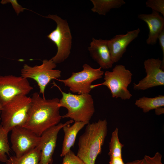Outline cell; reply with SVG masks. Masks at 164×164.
<instances>
[{
	"mask_svg": "<svg viewBox=\"0 0 164 164\" xmlns=\"http://www.w3.org/2000/svg\"><path fill=\"white\" fill-rule=\"evenodd\" d=\"M32 102L26 120L22 126L40 136L46 131L59 123L62 118L57 98L46 99L36 92L31 97Z\"/></svg>",
	"mask_w": 164,
	"mask_h": 164,
	"instance_id": "obj_1",
	"label": "cell"
},
{
	"mask_svg": "<svg viewBox=\"0 0 164 164\" xmlns=\"http://www.w3.org/2000/svg\"><path fill=\"white\" fill-rule=\"evenodd\" d=\"M107 132L106 119L87 124L84 132L79 137L77 155L84 164H95Z\"/></svg>",
	"mask_w": 164,
	"mask_h": 164,
	"instance_id": "obj_2",
	"label": "cell"
},
{
	"mask_svg": "<svg viewBox=\"0 0 164 164\" xmlns=\"http://www.w3.org/2000/svg\"><path fill=\"white\" fill-rule=\"evenodd\" d=\"M53 84L59 89L62 94V98L59 99V107L65 108L67 110V113L62 116V118H69L75 121L89 123L95 112L92 96L89 94H75L70 92H64L55 83Z\"/></svg>",
	"mask_w": 164,
	"mask_h": 164,
	"instance_id": "obj_3",
	"label": "cell"
},
{
	"mask_svg": "<svg viewBox=\"0 0 164 164\" xmlns=\"http://www.w3.org/2000/svg\"><path fill=\"white\" fill-rule=\"evenodd\" d=\"M32 102L31 97L17 96L2 106L1 111V125L9 132L14 127L25 123Z\"/></svg>",
	"mask_w": 164,
	"mask_h": 164,
	"instance_id": "obj_4",
	"label": "cell"
},
{
	"mask_svg": "<svg viewBox=\"0 0 164 164\" xmlns=\"http://www.w3.org/2000/svg\"><path fill=\"white\" fill-rule=\"evenodd\" d=\"M132 74L122 65H116L112 71L104 73V81L91 85V89L101 85L106 86L110 90L112 97L124 100L129 99L132 95L128 89L132 80Z\"/></svg>",
	"mask_w": 164,
	"mask_h": 164,
	"instance_id": "obj_5",
	"label": "cell"
},
{
	"mask_svg": "<svg viewBox=\"0 0 164 164\" xmlns=\"http://www.w3.org/2000/svg\"><path fill=\"white\" fill-rule=\"evenodd\" d=\"M45 17L54 20L57 24L56 29L47 36L57 47L56 55L51 59L55 64L63 62L69 56L71 48L72 36L66 20L54 15H49Z\"/></svg>",
	"mask_w": 164,
	"mask_h": 164,
	"instance_id": "obj_6",
	"label": "cell"
},
{
	"mask_svg": "<svg viewBox=\"0 0 164 164\" xmlns=\"http://www.w3.org/2000/svg\"><path fill=\"white\" fill-rule=\"evenodd\" d=\"M56 66L51 59L44 60L42 64L39 66L32 67L25 64L21 70V76L35 81L39 88V93L45 98L44 92L47 85L52 80L61 76L60 70L54 69Z\"/></svg>",
	"mask_w": 164,
	"mask_h": 164,
	"instance_id": "obj_7",
	"label": "cell"
},
{
	"mask_svg": "<svg viewBox=\"0 0 164 164\" xmlns=\"http://www.w3.org/2000/svg\"><path fill=\"white\" fill-rule=\"evenodd\" d=\"M83 68L81 71L73 72L67 79L56 80L62 82L73 93L89 94L91 90V86L92 83L102 78L104 72L100 67L95 69L86 63L83 65Z\"/></svg>",
	"mask_w": 164,
	"mask_h": 164,
	"instance_id": "obj_8",
	"label": "cell"
},
{
	"mask_svg": "<svg viewBox=\"0 0 164 164\" xmlns=\"http://www.w3.org/2000/svg\"><path fill=\"white\" fill-rule=\"evenodd\" d=\"M33 89L27 79L21 76H0V103L2 106L17 96L27 95Z\"/></svg>",
	"mask_w": 164,
	"mask_h": 164,
	"instance_id": "obj_9",
	"label": "cell"
},
{
	"mask_svg": "<svg viewBox=\"0 0 164 164\" xmlns=\"http://www.w3.org/2000/svg\"><path fill=\"white\" fill-rule=\"evenodd\" d=\"M11 131V148L16 157L23 155L38 145L40 136L30 130L22 126H17Z\"/></svg>",
	"mask_w": 164,
	"mask_h": 164,
	"instance_id": "obj_10",
	"label": "cell"
},
{
	"mask_svg": "<svg viewBox=\"0 0 164 164\" xmlns=\"http://www.w3.org/2000/svg\"><path fill=\"white\" fill-rule=\"evenodd\" d=\"M146 76L137 84H133V89L144 90L164 85V66L159 58L148 59L144 63Z\"/></svg>",
	"mask_w": 164,
	"mask_h": 164,
	"instance_id": "obj_11",
	"label": "cell"
},
{
	"mask_svg": "<svg viewBox=\"0 0 164 164\" xmlns=\"http://www.w3.org/2000/svg\"><path fill=\"white\" fill-rule=\"evenodd\" d=\"M71 119L64 123L58 124L49 128L40 136L38 146L41 151L39 164H52L53 155L56 147L58 135L64 126L73 123Z\"/></svg>",
	"mask_w": 164,
	"mask_h": 164,
	"instance_id": "obj_12",
	"label": "cell"
},
{
	"mask_svg": "<svg viewBox=\"0 0 164 164\" xmlns=\"http://www.w3.org/2000/svg\"><path fill=\"white\" fill-rule=\"evenodd\" d=\"M138 28L128 31L125 34L117 35L108 40V45L114 63L118 62L125 52L129 44L138 36Z\"/></svg>",
	"mask_w": 164,
	"mask_h": 164,
	"instance_id": "obj_13",
	"label": "cell"
},
{
	"mask_svg": "<svg viewBox=\"0 0 164 164\" xmlns=\"http://www.w3.org/2000/svg\"><path fill=\"white\" fill-rule=\"evenodd\" d=\"M88 50L92 59L101 68L108 69L112 67L114 63L108 46V40L93 38Z\"/></svg>",
	"mask_w": 164,
	"mask_h": 164,
	"instance_id": "obj_14",
	"label": "cell"
},
{
	"mask_svg": "<svg viewBox=\"0 0 164 164\" xmlns=\"http://www.w3.org/2000/svg\"><path fill=\"white\" fill-rule=\"evenodd\" d=\"M138 17L145 22L148 26L149 33L146 43L151 45L155 44L159 35L164 29V17L159 13L153 11L150 14H139Z\"/></svg>",
	"mask_w": 164,
	"mask_h": 164,
	"instance_id": "obj_15",
	"label": "cell"
},
{
	"mask_svg": "<svg viewBox=\"0 0 164 164\" xmlns=\"http://www.w3.org/2000/svg\"><path fill=\"white\" fill-rule=\"evenodd\" d=\"M86 122L75 121L72 125L68 124L63 128L64 137L60 156L63 157L70 150L74 144L77 136L79 132L86 125Z\"/></svg>",
	"mask_w": 164,
	"mask_h": 164,
	"instance_id": "obj_16",
	"label": "cell"
},
{
	"mask_svg": "<svg viewBox=\"0 0 164 164\" xmlns=\"http://www.w3.org/2000/svg\"><path fill=\"white\" fill-rule=\"evenodd\" d=\"M94 5L91 10L100 15H105L112 9H118L125 4L123 0H91Z\"/></svg>",
	"mask_w": 164,
	"mask_h": 164,
	"instance_id": "obj_17",
	"label": "cell"
},
{
	"mask_svg": "<svg viewBox=\"0 0 164 164\" xmlns=\"http://www.w3.org/2000/svg\"><path fill=\"white\" fill-rule=\"evenodd\" d=\"M41 151L37 146L35 148L23 155L17 157L15 155L9 157L6 164H39Z\"/></svg>",
	"mask_w": 164,
	"mask_h": 164,
	"instance_id": "obj_18",
	"label": "cell"
},
{
	"mask_svg": "<svg viewBox=\"0 0 164 164\" xmlns=\"http://www.w3.org/2000/svg\"><path fill=\"white\" fill-rule=\"evenodd\" d=\"M135 104L141 109L144 113L164 106V96L160 95L154 97L145 96L136 100Z\"/></svg>",
	"mask_w": 164,
	"mask_h": 164,
	"instance_id": "obj_19",
	"label": "cell"
},
{
	"mask_svg": "<svg viewBox=\"0 0 164 164\" xmlns=\"http://www.w3.org/2000/svg\"><path fill=\"white\" fill-rule=\"evenodd\" d=\"M118 129L116 128L112 132L109 143L108 155L110 158L122 156V150L124 145L120 141L118 135Z\"/></svg>",
	"mask_w": 164,
	"mask_h": 164,
	"instance_id": "obj_20",
	"label": "cell"
},
{
	"mask_svg": "<svg viewBox=\"0 0 164 164\" xmlns=\"http://www.w3.org/2000/svg\"><path fill=\"white\" fill-rule=\"evenodd\" d=\"M9 132L0 125V162L6 163L9 154L10 147L8 139Z\"/></svg>",
	"mask_w": 164,
	"mask_h": 164,
	"instance_id": "obj_21",
	"label": "cell"
},
{
	"mask_svg": "<svg viewBox=\"0 0 164 164\" xmlns=\"http://www.w3.org/2000/svg\"><path fill=\"white\" fill-rule=\"evenodd\" d=\"M147 7L152 9V11L160 13L164 16V0H148L146 2Z\"/></svg>",
	"mask_w": 164,
	"mask_h": 164,
	"instance_id": "obj_22",
	"label": "cell"
},
{
	"mask_svg": "<svg viewBox=\"0 0 164 164\" xmlns=\"http://www.w3.org/2000/svg\"><path fill=\"white\" fill-rule=\"evenodd\" d=\"M63 157L62 164H84L71 150Z\"/></svg>",
	"mask_w": 164,
	"mask_h": 164,
	"instance_id": "obj_23",
	"label": "cell"
},
{
	"mask_svg": "<svg viewBox=\"0 0 164 164\" xmlns=\"http://www.w3.org/2000/svg\"><path fill=\"white\" fill-rule=\"evenodd\" d=\"M162 155L158 152L153 157L145 155L143 159L144 164H163L162 162Z\"/></svg>",
	"mask_w": 164,
	"mask_h": 164,
	"instance_id": "obj_24",
	"label": "cell"
},
{
	"mask_svg": "<svg viewBox=\"0 0 164 164\" xmlns=\"http://www.w3.org/2000/svg\"><path fill=\"white\" fill-rule=\"evenodd\" d=\"M8 3H11L17 15H18L20 12H23L25 9L18 3L16 0H2L1 2V3L3 5Z\"/></svg>",
	"mask_w": 164,
	"mask_h": 164,
	"instance_id": "obj_25",
	"label": "cell"
},
{
	"mask_svg": "<svg viewBox=\"0 0 164 164\" xmlns=\"http://www.w3.org/2000/svg\"><path fill=\"white\" fill-rule=\"evenodd\" d=\"M158 39L159 40V45L163 54V59L162 60V64L164 66V29L159 35Z\"/></svg>",
	"mask_w": 164,
	"mask_h": 164,
	"instance_id": "obj_26",
	"label": "cell"
},
{
	"mask_svg": "<svg viewBox=\"0 0 164 164\" xmlns=\"http://www.w3.org/2000/svg\"><path fill=\"white\" fill-rule=\"evenodd\" d=\"M109 164H126L124 162L122 157L110 158Z\"/></svg>",
	"mask_w": 164,
	"mask_h": 164,
	"instance_id": "obj_27",
	"label": "cell"
},
{
	"mask_svg": "<svg viewBox=\"0 0 164 164\" xmlns=\"http://www.w3.org/2000/svg\"><path fill=\"white\" fill-rule=\"evenodd\" d=\"M155 110V114L157 115H160L164 113V108L163 107H159Z\"/></svg>",
	"mask_w": 164,
	"mask_h": 164,
	"instance_id": "obj_28",
	"label": "cell"
},
{
	"mask_svg": "<svg viewBox=\"0 0 164 164\" xmlns=\"http://www.w3.org/2000/svg\"><path fill=\"white\" fill-rule=\"evenodd\" d=\"M126 164H144L143 159L136 160L132 162H128Z\"/></svg>",
	"mask_w": 164,
	"mask_h": 164,
	"instance_id": "obj_29",
	"label": "cell"
},
{
	"mask_svg": "<svg viewBox=\"0 0 164 164\" xmlns=\"http://www.w3.org/2000/svg\"><path fill=\"white\" fill-rule=\"evenodd\" d=\"M2 106L0 103V111H1L2 109Z\"/></svg>",
	"mask_w": 164,
	"mask_h": 164,
	"instance_id": "obj_30",
	"label": "cell"
},
{
	"mask_svg": "<svg viewBox=\"0 0 164 164\" xmlns=\"http://www.w3.org/2000/svg\"><path fill=\"white\" fill-rule=\"evenodd\" d=\"M0 114H1V111H0ZM0 120H1L0 116Z\"/></svg>",
	"mask_w": 164,
	"mask_h": 164,
	"instance_id": "obj_31",
	"label": "cell"
}]
</instances>
